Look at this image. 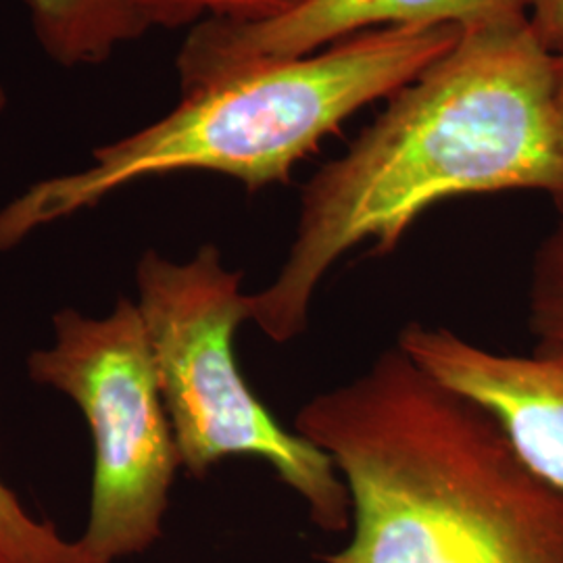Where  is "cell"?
I'll return each instance as SVG.
<instances>
[{"mask_svg":"<svg viewBox=\"0 0 563 563\" xmlns=\"http://www.w3.org/2000/svg\"><path fill=\"white\" fill-rule=\"evenodd\" d=\"M505 190L544 192L563 209L553 53L528 18L463 27L449 53L309 178L280 272L249 295L251 322L269 341H295L349 251L372 241L388 255L432 205Z\"/></svg>","mask_w":563,"mask_h":563,"instance_id":"cell-1","label":"cell"},{"mask_svg":"<svg viewBox=\"0 0 563 563\" xmlns=\"http://www.w3.org/2000/svg\"><path fill=\"white\" fill-rule=\"evenodd\" d=\"M295 432L351 501V539L323 563H563V490L399 344L302 402Z\"/></svg>","mask_w":563,"mask_h":563,"instance_id":"cell-2","label":"cell"},{"mask_svg":"<svg viewBox=\"0 0 563 563\" xmlns=\"http://www.w3.org/2000/svg\"><path fill=\"white\" fill-rule=\"evenodd\" d=\"M460 36L457 25L372 30L186 92L159 120L95 148L86 167L34 181L2 205L0 253L157 176L222 174L251 192L286 184L323 139L369 102L390 99Z\"/></svg>","mask_w":563,"mask_h":563,"instance_id":"cell-3","label":"cell"},{"mask_svg":"<svg viewBox=\"0 0 563 563\" xmlns=\"http://www.w3.org/2000/svg\"><path fill=\"white\" fill-rule=\"evenodd\" d=\"M136 286L180 467L202 476L228 457L262 460L301 497L318 528L349 530L351 501L334 462L286 430L242 376L234 339L251 322L242 272L225 265L216 244L186 262L146 251Z\"/></svg>","mask_w":563,"mask_h":563,"instance_id":"cell-4","label":"cell"},{"mask_svg":"<svg viewBox=\"0 0 563 563\" xmlns=\"http://www.w3.org/2000/svg\"><path fill=\"white\" fill-rule=\"evenodd\" d=\"M55 342L27 357L32 380L67 395L92 432L95 472L81 547L99 563L139 555L162 539L178 444L136 302L104 318L63 309Z\"/></svg>","mask_w":563,"mask_h":563,"instance_id":"cell-5","label":"cell"},{"mask_svg":"<svg viewBox=\"0 0 563 563\" xmlns=\"http://www.w3.org/2000/svg\"><path fill=\"white\" fill-rule=\"evenodd\" d=\"M528 18V0H305L257 23L201 21L181 44V95L269 60L295 59L383 27H472Z\"/></svg>","mask_w":563,"mask_h":563,"instance_id":"cell-6","label":"cell"},{"mask_svg":"<svg viewBox=\"0 0 563 563\" xmlns=\"http://www.w3.org/2000/svg\"><path fill=\"white\" fill-rule=\"evenodd\" d=\"M397 344L432 376L483 405L532 470L563 490V344L505 353L420 322L407 323Z\"/></svg>","mask_w":563,"mask_h":563,"instance_id":"cell-7","label":"cell"},{"mask_svg":"<svg viewBox=\"0 0 563 563\" xmlns=\"http://www.w3.org/2000/svg\"><path fill=\"white\" fill-rule=\"evenodd\" d=\"M42 53L65 69L97 67L148 30L139 0H23Z\"/></svg>","mask_w":563,"mask_h":563,"instance_id":"cell-8","label":"cell"},{"mask_svg":"<svg viewBox=\"0 0 563 563\" xmlns=\"http://www.w3.org/2000/svg\"><path fill=\"white\" fill-rule=\"evenodd\" d=\"M0 563H99L80 541H65L53 523L32 518L0 481Z\"/></svg>","mask_w":563,"mask_h":563,"instance_id":"cell-9","label":"cell"},{"mask_svg":"<svg viewBox=\"0 0 563 563\" xmlns=\"http://www.w3.org/2000/svg\"><path fill=\"white\" fill-rule=\"evenodd\" d=\"M528 323L541 344H563V209L534 253L528 284Z\"/></svg>","mask_w":563,"mask_h":563,"instance_id":"cell-10","label":"cell"},{"mask_svg":"<svg viewBox=\"0 0 563 563\" xmlns=\"http://www.w3.org/2000/svg\"><path fill=\"white\" fill-rule=\"evenodd\" d=\"M148 30L220 20L257 23L280 18L305 0H139Z\"/></svg>","mask_w":563,"mask_h":563,"instance_id":"cell-11","label":"cell"},{"mask_svg":"<svg viewBox=\"0 0 563 563\" xmlns=\"http://www.w3.org/2000/svg\"><path fill=\"white\" fill-rule=\"evenodd\" d=\"M528 23L549 53H562L563 0H528Z\"/></svg>","mask_w":563,"mask_h":563,"instance_id":"cell-12","label":"cell"},{"mask_svg":"<svg viewBox=\"0 0 563 563\" xmlns=\"http://www.w3.org/2000/svg\"><path fill=\"white\" fill-rule=\"evenodd\" d=\"M553 86H555V104L563 125V51L553 55Z\"/></svg>","mask_w":563,"mask_h":563,"instance_id":"cell-13","label":"cell"},{"mask_svg":"<svg viewBox=\"0 0 563 563\" xmlns=\"http://www.w3.org/2000/svg\"><path fill=\"white\" fill-rule=\"evenodd\" d=\"M7 104H9V92H7V88H4V84L0 81V115L4 113V109H7Z\"/></svg>","mask_w":563,"mask_h":563,"instance_id":"cell-14","label":"cell"}]
</instances>
